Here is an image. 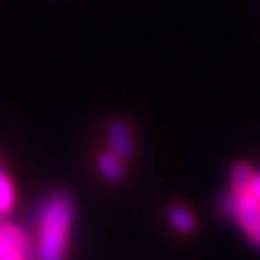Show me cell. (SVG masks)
I'll return each instance as SVG.
<instances>
[{"instance_id":"6da1fadb","label":"cell","mask_w":260,"mask_h":260,"mask_svg":"<svg viewBox=\"0 0 260 260\" xmlns=\"http://www.w3.org/2000/svg\"><path fill=\"white\" fill-rule=\"evenodd\" d=\"M74 220V204L69 193L49 195L38 217V260H65Z\"/></svg>"},{"instance_id":"7a4b0ae2","label":"cell","mask_w":260,"mask_h":260,"mask_svg":"<svg viewBox=\"0 0 260 260\" xmlns=\"http://www.w3.org/2000/svg\"><path fill=\"white\" fill-rule=\"evenodd\" d=\"M107 139H109L110 150L116 152L119 157L128 159L134 154V136L126 123L114 121L107 128Z\"/></svg>"},{"instance_id":"3957f363","label":"cell","mask_w":260,"mask_h":260,"mask_svg":"<svg viewBox=\"0 0 260 260\" xmlns=\"http://www.w3.org/2000/svg\"><path fill=\"white\" fill-rule=\"evenodd\" d=\"M98 168H100V174H102L109 183H118V181L123 179V175H125L123 157H119V155L112 150L103 152V154L98 157Z\"/></svg>"},{"instance_id":"277c9868","label":"cell","mask_w":260,"mask_h":260,"mask_svg":"<svg viewBox=\"0 0 260 260\" xmlns=\"http://www.w3.org/2000/svg\"><path fill=\"white\" fill-rule=\"evenodd\" d=\"M168 222L179 233H191L197 228V219L193 211L186 206H174L168 210Z\"/></svg>"},{"instance_id":"5b68a950","label":"cell","mask_w":260,"mask_h":260,"mask_svg":"<svg viewBox=\"0 0 260 260\" xmlns=\"http://www.w3.org/2000/svg\"><path fill=\"white\" fill-rule=\"evenodd\" d=\"M0 239L6 240L8 244H11L13 248L20 249L25 256H31V246H29V239L25 237V233L20 228L15 224L4 222L0 224Z\"/></svg>"},{"instance_id":"8992f818","label":"cell","mask_w":260,"mask_h":260,"mask_svg":"<svg viewBox=\"0 0 260 260\" xmlns=\"http://www.w3.org/2000/svg\"><path fill=\"white\" fill-rule=\"evenodd\" d=\"M255 174L256 172L251 168V165H248V162H237L232 170V190L240 191L244 188H248L251 184Z\"/></svg>"},{"instance_id":"52a82bcc","label":"cell","mask_w":260,"mask_h":260,"mask_svg":"<svg viewBox=\"0 0 260 260\" xmlns=\"http://www.w3.org/2000/svg\"><path fill=\"white\" fill-rule=\"evenodd\" d=\"M15 204V188H13L11 179L0 172V215L9 213Z\"/></svg>"},{"instance_id":"ba28073f","label":"cell","mask_w":260,"mask_h":260,"mask_svg":"<svg viewBox=\"0 0 260 260\" xmlns=\"http://www.w3.org/2000/svg\"><path fill=\"white\" fill-rule=\"evenodd\" d=\"M248 188L256 195V199H258V203H260V172H256L255 177H253V181H251V184H249ZM248 239L251 240L253 244L260 246V219H258V222H256V226L253 228V232L248 235Z\"/></svg>"},{"instance_id":"9c48e42d","label":"cell","mask_w":260,"mask_h":260,"mask_svg":"<svg viewBox=\"0 0 260 260\" xmlns=\"http://www.w3.org/2000/svg\"><path fill=\"white\" fill-rule=\"evenodd\" d=\"M29 256H25L20 249L13 248L11 244H8L6 240L0 239V260H27Z\"/></svg>"}]
</instances>
